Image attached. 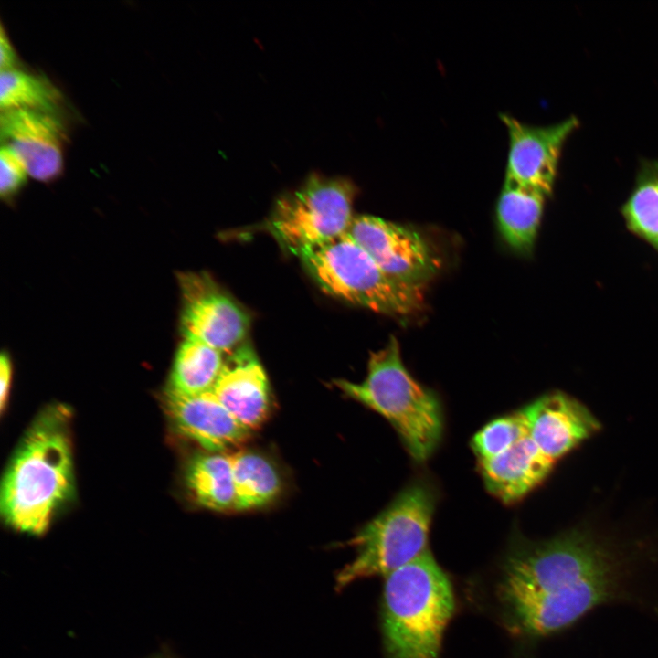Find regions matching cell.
<instances>
[{"label":"cell","mask_w":658,"mask_h":658,"mask_svg":"<svg viewBox=\"0 0 658 658\" xmlns=\"http://www.w3.org/2000/svg\"><path fill=\"white\" fill-rule=\"evenodd\" d=\"M165 412L178 433L207 451L225 452L244 442L251 430L216 398L212 391L180 395L165 391Z\"/></svg>","instance_id":"13"},{"label":"cell","mask_w":658,"mask_h":658,"mask_svg":"<svg viewBox=\"0 0 658 658\" xmlns=\"http://www.w3.org/2000/svg\"><path fill=\"white\" fill-rule=\"evenodd\" d=\"M356 190L345 178L310 175L279 197L267 228L285 250L298 257L347 233L355 217Z\"/></svg>","instance_id":"7"},{"label":"cell","mask_w":658,"mask_h":658,"mask_svg":"<svg viewBox=\"0 0 658 658\" xmlns=\"http://www.w3.org/2000/svg\"><path fill=\"white\" fill-rule=\"evenodd\" d=\"M526 420L521 409L493 419L473 437L472 446L479 460L495 457L528 436Z\"/></svg>","instance_id":"22"},{"label":"cell","mask_w":658,"mask_h":658,"mask_svg":"<svg viewBox=\"0 0 658 658\" xmlns=\"http://www.w3.org/2000/svg\"><path fill=\"white\" fill-rule=\"evenodd\" d=\"M334 383L343 394L384 417L415 462H425L438 447L443 433L440 402L408 371L396 337L371 353L363 381Z\"/></svg>","instance_id":"4"},{"label":"cell","mask_w":658,"mask_h":658,"mask_svg":"<svg viewBox=\"0 0 658 658\" xmlns=\"http://www.w3.org/2000/svg\"><path fill=\"white\" fill-rule=\"evenodd\" d=\"M0 132L2 145L17 154L28 175L48 182L61 174L66 135L55 112L22 109L1 111Z\"/></svg>","instance_id":"11"},{"label":"cell","mask_w":658,"mask_h":658,"mask_svg":"<svg viewBox=\"0 0 658 658\" xmlns=\"http://www.w3.org/2000/svg\"><path fill=\"white\" fill-rule=\"evenodd\" d=\"M500 119L508 133L504 181L547 197L556 181L563 146L578 126V119L571 116L546 126L523 123L506 113Z\"/></svg>","instance_id":"10"},{"label":"cell","mask_w":658,"mask_h":658,"mask_svg":"<svg viewBox=\"0 0 658 658\" xmlns=\"http://www.w3.org/2000/svg\"><path fill=\"white\" fill-rule=\"evenodd\" d=\"M521 411L529 437L553 462L600 428L583 404L561 392L544 395Z\"/></svg>","instance_id":"12"},{"label":"cell","mask_w":658,"mask_h":658,"mask_svg":"<svg viewBox=\"0 0 658 658\" xmlns=\"http://www.w3.org/2000/svg\"><path fill=\"white\" fill-rule=\"evenodd\" d=\"M496 587L510 629L533 641L564 632L604 606L627 605L658 619V545L620 543L585 528L519 539Z\"/></svg>","instance_id":"1"},{"label":"cell","mask_w":658,"mask_h":658,"mask_svg":"<svg viewBox=\"0 0 658 658\" xmlns=\"http://www.w3.org/2000/svg\"><path fill=\"white\" fill-rule=\"evenodd\" d=\"M185 482L195 501L218 512L236 511V491L230 454L207 451L188 462Z\"/></svg>","instance_id":"17"},{"label":"cell","mask_w":658,"mask_h":658,"mask_svg":"<svg viewBox=\"0 0 658 658\" xmlns=\"http://www.w3.org/2000/svg\"><path fill=\"white\" fill-rule=\"evenodd\" d=\"M69 410L45 409L24 436L5 475L1 513L10 526L38 535L73 494L72 447Z\"/></svg>","instance_id":"2"},{"label":"cell","mask_w":658,"mask_h":658,"mask_svg":"<svg viewBox=\"0 0 658 658\" xmlns=\"http://www.w3.org/2000/svg\"><path fill=\"white\" fill-rule=\"evenodd\" d=\"M546 196L504 182L496 204L499 229L509 246L521 253L532 250L540 226Z\"/></svg>","instance_id":"16"},{"label":"cell","mask_w":658,"mask_h":658,"mask_svg":"<svg viewBox=\"0 0 658 658\" xmlns=\"http://www.w3.org/2000/svg\"><path fill=\"white\" fill-rule=\"evenodd\" d=\"M178 282L185 338L227 355L245 343L249 315L210 275L203 271L182 272Z\"/></svg>","instance_id":"8"},{"label":"cell","mask_w":658,"mask_h":658,"mask_svg":"<svg viewBox=\"0 0 658 658\" xmlns=\"http://www.w3.org/2000/svg\"><path fill=\"white\" fill-rule=\"evenodd\" d=\"M298 257L320 288L333 297L393 316L415 314L423 307V288L389 276L347 233Z\"/></svg>","instance_id":"6"},{"label":"cell","mask_w":658,"mask_h":658,"mask_svg":"<svg viewBox=\"0 0 658 658\" xmlns=\"http://www.w3.org/2000/svg\"><path fill=\"white\" fill-rule=\"evenodd\" d=\"M236 491V511L260 508L272 503L282 489L273 462L262 453L241 450L230 454Z\"/></svg>","instance_id":"18"},{"label":"cell","mask_w":658,"mask_h":658,"mask_svg":"<svg viewBox=\"0 0 658 658\" xmlns=\"http://www.w3.org/2000/svg\"><path fill=\"white\" fill-rule=\"evenodd\" d=\"M347 234L389 276L421 287L439 269L429 243L416 230L370 215L354 217Z\"/></svg>","instance_id":"9"},{"label":"cell","mask_w":658,"mask_h":658,"mask_svg":"<svg viewBox=\"0 0 658 658\" xmlns=\"http://www.w3.org/2000/svg\"><path fill=\"white\" fill-rule=\"evenodd\" d=\"M12 368L8 356L5 354L0 358V409L3 411L8 399L11 384Z\"/></svg>","instance_id":"25"},{"label":"cell","mask_w":658,"mask_h":658,"mask_svg":"<svg viewBox=\"0 0 658 658\" xmlns=\"http://www.w3.org/2000/svg\"><path fill=\"white\" fill-rule=\"evenodd\" d=\"M61 95L49 80L19 69L1 71L0 108L55 112Z\"/></svg>","instance_id":"21"},{"label":"cell","mask_w":658,"mask_h":658,"mask_svg":"<svg viewBox=\"0 0 658 658\" xmlns=\"http://www.w3.org/2000/svg\"><path fill=\"white\" fill-rule=\"evenodd\" d=\"M435 504V493L424 481L404 488L349 541L355 557L337 574V588L365 578L387 577L428 551Z\"/></svg>","instance_id":"5"},{"label":"cell","mask_w":658,"mask_h":658,"mask_svg":"<svg viewBox=\"0 0 658 658\" xmlns=\"http://www.w3.org/2000/svg\"><path fill=\"white\" fill-rule=\"evenodd\" d=\"M17 58L12 43L1 26L0 30V68L1 71L17 69Z\"/></svg>","instance_id":"24"},{"label":"cell","mask_w":658,"mask_h":658,"mask_svg":"<svg viewBox=\"0 0 658 658\" xmlns=\"http://www.w3.org/2000/svg\"><path fill=\"white\" fill-rule=\"evenodd\" d=\"M454 609L451 580L430 550L385 577L381 631L387 658H440Z\"/></svg>","instance_id":"3"},{"label":"cell","mask_w":658,"mask_h":658,"mask_svg":"<svg viewBox=\"0 0 658 658\" xmlns=\"http://www.w3.org/2000/svg\"><path fill=\"white\" fill-rule=\"evenodd\" d=\"M479 462L487 490L504 503L523 498L547 477L554 464L529 435L504 452Z\"/></svg>","instance_id":"15"},{"label":"cell","mask_w":658,"mask_h":658,"mask_svg":"<svg viewBox=\"0 0 658 658\" xmlns=\"http://www.w3.org/2000/svg\"><path fill=\"white\" fill-rule=\"evenodd\" d=\"M224 355L206 344L184 338L175 356L166 391L180 395L211 391L224 367Z\"/></svg>","instance_id":"19"},{"label":"cell","mask_w":658,"mask_h":658,"mask_svg":"<svg viewBox=\"0 0 658 658\" xmlns=\"http://www.w3.org/2000/svg\"><path fill=\"white\" fill-rule=\"evenodd\" d=\"M27 171L17 154L7 145L0 151V194L3 198L13 196L26 183Z\"/></svg>","instance_id":"23"},{"label":"cell","mask_w":658,"mask_h":658,"mask_svg":"<svg viewBox=\"0 0 658 658\" xmlns=\"http://www.w3.org/2000/svg\"><path fill=\"white\" fill-rule=\"evenodd\" d=\"M628 228L658 252V161H643L621 208Z\"/></svg>","instance_id":"20"},{"label":"cell","mask_w":658,"mask_h":658,"mask_svg":"<svg viewBox=\"0 0 658 658\" xmlns=\"http://www.w3.org/2000/svg\"><path fill=\"white\" fill-rule=\"evenodd\" d=\"M211 391L233 417L251 431L270 414L269 379L257 355L247 343L228 354Z\"/></svg>","instance_id":"14"}]
</instances>
